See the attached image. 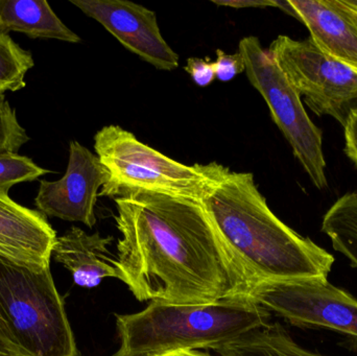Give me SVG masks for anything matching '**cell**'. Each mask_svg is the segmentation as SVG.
<instances>
[{
	"instance_id": "6da1fadb",
	"label": "cell",
	"mask_w": 357,
	"mask_h": 356,
	"mask_svg": "<svg viewBox=\"0 0 357 356\" xmlns=\"http://www.w3.org/2000/svg\"><path fill=\"white\" fill-rule=\"evenodd\" d=\"M114 201L119 280L137 300L197 305L248 296L255 284L202 203L152 192Z\"/></svg>"
},
{
	"instance_id": "44dd1931",
	"label": "cell",
	"mask_w": 357,
	"mask_h": 356,
	"mask_svg": "<svg viewBox=\"0 0 357 356\" xmlns=\"http://www.w3.org/2000/svg\"><path fill=\"white\" fill-rule=\"evenodd\" d=\"M185 70L199 87H207L215 79L213 62L208 58H189Z\"/></svg>"
},
{
	"instance_id": "603a6c76",
	"label": "cell",
	"mask_w": 357,
	"mask_h": 356,
	"mask_svg": "<svg viewBox=\"0 0 357 356\" xmlns=\"http://www.w3.org/2000/svg\"><path fill=\"white\" fill-rule=\"evenodd\" d=\"M213 3L218 6H230L233 8H264V6H275V1L271 0H228V1H216Z\"/></svg>"
},
{
	"instance_id": "5bb4252c",
	"label": "cell",
	"mask_w": 357,
	"mask_h": 356,
	"mask_svg": "<svg viewBox=\"0 0 357 356\" xmlns=\"http://www.w3.org/2000/svg\"><path fill=\"white\" fill-rule=\"evenodd\" d=\"M79 43L81 38L56 16L46 0H0V33Z\"/></svg>"
},
{
	"instance_id": "5b68a950",
	"label": "cell",
	"mask_w": 357,
	"mask_h": 356,
	"mask_svg": "<svg viewBox=\"0 0 357 356\" xmlns=\"http://www.w3.org/2000/svg\"><path fill=\"white\" fill-rule=\"evenodd\" d=\"M94 150L108 176L100 196L152 192L202 203L231 171L218 162L183 164L119 125L100 129L94 136Z\"/></svg>"
},
{
	"instance_id": "7c38bea8",
	"label": "cell",
	"mask_w": 357,
	"mask_h": 356,
	"mask_svg": "<svg viewBox=\"0 0 357 356\" xmlns=\"http://www.w3.org/2000/svg\"><path fill=\"white\" fill-rule=\"evenodd\" d=\"M317 46L357 71V10L340 0H289Z\"/></svg>"
},
{
	"instance_id": "cb8c5ba5",
	"label": "cell",
	"mask_w": 357,
	"mask_h": 356,
	"mask_svg": "<svg viewBox=\"0 0 357 356\" xmlns=\"http://www.w3.org/2000/svg\"><path fill=\"white\" fill-rule=\"evenodd\" d=\"M162 356H212L206 353H199L197 350L178 351V353H169Z\"/></svg>"
},
{
	"instance_id": "2e32d148",
	"label": "cell",
	"mask_w": 357,
	"mask_h": 356,
	"mask_svg": "<svg viewBox=\"0 0 357 356\" xmlns=\"http://www.w3.org/2000/svg\"><path fill=\"white\" fill-rule=\"evenodd\" d=\"M322 232L357 269V192L342 196L325 213Z\"/></svg>"
},
{
	"instance_id": "7a4b0ae2",
	"label": "cell",
	"mask_w": 357,
	"mask_h": 356,
	"mask_svg": "<svg viewBox=\"0 0 357 356\" xmlns=\"http://www.w3.org/2000/svg\"><path fill=\"white\" fill-rule=\"evenodd\" d=\"M202 205L254 284L328 278L335 257L271 210L253 173L231 171Z\"/></svg>"
},
{
	"instance_id": "8fae6325",
	"label": "cell",
	"mask_w": 357,
	"mask_h": 356,
	"mask_svg": "<svg viewBox=\"0 0 357 356\" xmlns=\"http://www.w3.org/2000/svg\"><path fill=\"white\" fill-rule=\"evenodd\" d=\"M56 238L45 215L18 204L0 189V256L48 269Z\"/></svg>"
},
{
	"instance_id": "3957f363",
	"label": "cell",
	"mask_w": 357,
	"mask_h": 356,
	"mask_svg": "<svg viewBox=\"0 0 357 356\" xmlns=\"http://www.w3.org/2000/svg\"><path fill=\"white\" fill-rule=\"evenodd\" d=\"M115 317L121 344L114 356L214 349L270 323V313L248 296L197 305L153 301L139 313Z\"/></svg>"
},
{
	"instance_id": "9a60e30c",
	"label": "cell",
	"mask_w": 357,
	"mask_h": 356,
	"mask_svg": "<svg viewBox=\"0 0 357 356\" xmlns=\"http://www.w3.org/2000/svg\"><path fill=\"white\" fill-rule=\"evenodd\" d=\"M213 350L220 356H325L298 345L278 323H268Z\"/></svg>"
},
{
	"instance_id": "ffe728a7",
	"label": "cell",
	"mask_w": 357,
	"mask_h": 356,
	"mask_svg": "<svg viewBox=\"0 0 357 356\" xmlns=\"http://www.w3.org/2000/svg\"><path fill=\"white\" fill-rule=\"evenodd\" d=\"M215 77L220 82H229L245 70V61L241 52L228 54L222 49L216 50V61L213 62Z\"/></svg>"
},
{
	"instance_id": "277c9868",
	"label": "cell",
	"mask_w": 357,
	"mask_h": 356,
	"mask_svg": "<svg viewBox=\"0 0 357 356\" xmlns=\"http://www.w3.org/2000/svg\"><path fill=\"white\" fill-rule=\"evenodd\" d=\"M0 356H77L50 268L0 256Z\"/></svg>"
},
{
	"instance_id": "8992f818",
	"label": "cell",
	"mask_w": 357,
	"mask_h": 356,
	"mask_svg": "<svg viewBox=\"0 0 357 356\" xmlns=\"http://www.w3.org/2000/svg\"><path fill=\"white\" fill-rule=\"evenodd\" d=\"M238 52L245 61L250 83L266 100L273 121L282 132L296 158L317 188L326 187L322 132L308 117L301 96L257 37L241 39Z\"/></svg>"
},
{
	"instance_id": "30bf717a",
	"label": "cell",
	"mask_w": 357,
	"mask_h": 356,
	"mask_svg": "<svg viewBox=\"0 0 357 356\" xmlns=\"http://www.w3.org/2000/svg\"><path fill=\"white\" fill-rule=\"evenodd\" d=\"M128 50L159 70H175L178 56L162 37L156 13L125 0H70Z\"/></svg>"
},
{
	"instance_id": "4fadbf2b",
	"label": "cell",
	"mask_w": 357,
	"mask_h": 356,
	"mask_svg": "<svg viewBox=\"0 0 357 356\" xmlns=\"http://www.w3.org/2000/svg\"><path fill=\"white\" fill-rule=\"evenodd\" d=\"M112 240L111 236L102 238L73 227L56 238L52 256L70 272L77 286L93 288L105 278L121 279L117 258L108 250Z\"/></svg>"
},
{
	"instance_id": "d4e9b609",
	"label": "cell",
	"mask_w": 357,
	"mask_h": 356,
	"mask_svg": "<svg viewBox=\"0 0 357 356\" xmlns=\"http://www.w3.org/2000/svg\"><path fill=\"white\" fill-rule=\"evenodd\" d=\"M349 1H350V3H351L352 6H354V8H356L357 10V0H356V1H354V0H349Z\"/></svg>"
},
{
	"instance_id": "7402d4cb",
	"label": "cell",
	"mask_w": 357,
	"mask_h": 356,
	"mask_svg": "<svg viewBox=\"0 0 357 356\" xmlns=\"http://www.w3.org/2000/svg\"><path fill=\"white\" fill-rule=\"evenodd\" d=\"M345 153L357 167V109L350 113L345 127Z\"/></svg>"
},
{
	"instance_id": "d6986e66",
	"label": "cell",
	"mask_w": 357,
	"mask_h": 356,
	"mask_svg": "<svg viewBox=\"0 0 357 356\" xmlns=\"http://www.w3.org/2000/svg\"><path fill=\"white\" fill-rule=\"evenodd\" d=\"M29 140L26 131L17 118L16 111L6 96L0 95V153H18Z\"/></svg>"
},
{
	"instance_id": "ac0fdd59",
	"label": "cell",
	"mask_w": 357,
	"mask_h": 356,
	"mask_svg": "<svg viewBox=\"0 0 357 356\" xmlns=\"http://www.w3.org/2000/svg\"><path fill=\"white\" fill-rule=\"evenodd\" d=\"M50 173L36 164L29 157L18 153H0V189L8 192L10 187L22 182H31Z\"/></svg>"
},
{
	"instance_id": "e0dca14e",
	"label": "cell",
	"mask_w": 357,
	"mask_h": 356,
	"mask_svg": "<svg viewBox=\"0 0 357 356\" xmlns=\"http://www.w3.org/2000/svg\"><path fill=\"white\" fill-rule=\"evenodd\" d=\"M35 66L33 54L19 46L10 35L0 33V95L26 85L25 75Z\"/></svg>"
},
{
	"instance_id": "52a82bcc",
	"label": "cell",
	"mask_w": 357,
	"mask_h": 356,
	"mask_svg": "<svg viewBox=\"0 0 357 356\" xmlns=\"http://www.w3.org/2000/svg\"><path fill=\"white\" fill-rule=\"evenodd\" d=\"M268 52L314 114L328 115L345 127L357 109V71L325 54L312 38L279 36Z\"/></svg>"
},
{
	"instance_id": "ba28073f",
	"label": "cell",
	"mask_w": 357,
	"mask_h": 356,
	"mask_svg": "<svg viewBox=\"0 0 357 356\" xmlns=\"http://www.w3.org/2000/svg\"><path fill=\"white\" fill-rule=\"evenodd\" d=\"M248 297L293 325L357 339V299L327 278L257 282Z\"/></svg>"
},
{
	"instance_id": "9c48e42d",
	"label": "cell",
	"mask_w": 357,
	"mask_h": 356,
	"mask_svg": "<svg viewBox=\"0 0 357 356\" xmlns=\"http://www.w3.org/2000/svg\"><path fill=\"white\" fill-rule=\"evenodd\" d=\"M107 178L106 169L98 157L79 142L71 141L64 177L58 181L40 182L36 207L45 217L79 222L92 228L96 224L100 189Z\"/></svg>"
}]
</instances>
